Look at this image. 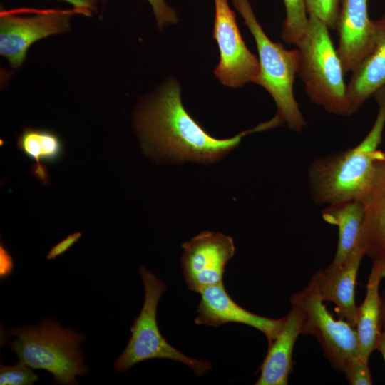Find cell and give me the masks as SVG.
I'll list each match as a JSON object with an SVG mask.
<instances>
[{"label": "cell", "mask_w": 385, "mask_h": 385, "mask_svg": "<svg viewBox=\"0 0 385 385\" xmlns=\"http://www.w3.org/2000/svg\"><path fill=\"white\" fill-rule=\"evenodd\" d=\"M135 121L145 152L178 162L217 161L236 148L245 135L263 131L260 123L232 138L212 137L187 112L182 103L180 86L175 81L166 83L142 106Z\"/></svg>", "instance_id": "obj_1"}, {"label": "cell", "mask_w": 385, "mask_h": 385, "mask_svg": "<svg viewBox=\"0 0 385 385\" xmlns=\"http://www.w3.org/2000/svg\"><path fill=\"white\" fill-rule=\"evenodd\" d=\"M373 96L377 101L379 111L366 137L355 147L316 158L309 165V190L314 202L328 205L344 200H362L385 126V86Z\"/></svg>", "instance_id": "obj_2"}, {"label": "cell", "mask_w": 385, "mask_h": 385, "mask_svg": "<svg viewBox=\"0 0 385 385\" xmlns=\"http://www.w3.org/2000/svg\"><path fill=\"white\" fill-rule=\"evenodd\" d=\"M296 46L297 74L310 100L330 113L349 115L344 71L327 26L308 15L307 28Z\"/></svg>", "instance_id": "obj_3"}, {"label": "cell", "mask_w": 385, "mask_h": 385, "mask_svg": "<svg viewBox=\"0 0 385 385\" xmlns=\"http://www.w3.org/2000/svg\"><path fill=\"white\" fill-rule=\"evenodd\" d=\"M255 41L260 71L254 83L263 87L272 97L277 112L274 116L279 125L287 124L296 132L302 131L307 123L294 95V82L299 68L298 50L286 49L272 41L258 22L250 0H232Z\"/></svg>", "instance_id": "obj_4"}, {"label": "cell", "mask_w": 385, "mask_h": 385, "mask_svg": "<svg viewBox=\"0 0 385 385\" xmlns=\"http://www.w3.org/2000/svg\"><path fill=\"white\" fill-rule=\"evenodd\" d=\"M9 335L16 337L9 346L19 361L49 371L56 384H77L76 376L88 371L79 348L84 337L72 329L46 320L37 327L14 328Z\"/></svg>", "instance_id": "obj_5"}, {"label": "cell", "mask_w": 385, "mask_h": 385, "mask_svg": "<svg viewBox=\"0 0 385 385\" xmlns=\"http://www.w3.org/2000/svg\"><path fill=\"white\" fill-rule=\"evenodd\" d=\"M140 272L145 289V300L130 328L128 343L114 363L115 371L124 372L143 361L165 359L183 363L196 376H202L212 369L210 361L186 356L171 346L159 330L156 314L159 299L166 289L165 284L144 266L140 267Z\"/></svg>", "instance_id": "obj_6"}, {"label": "cell", "mask_w": 385, "mask_h": 385, "mask_svg": "<svg viewBox=\"0 0 385 385\" xmlns=\"http://www.w3.org/2000/svg\"><path fill=\"white\" fill-rule=\"evenodd\" d=\"M289 301L303 312L301 334L317 338L334 369L342 371L349 359L360 356L356 328L344 319H336L327 310L313 275L302 291L292 294Z\"/></svg>", "instance_id": "obj_7"}, {"label": "cell", "mask_w": 385, "mask_h": 385, "mask_svg": "<svg viewBox=\"0 0 385 385\" xmlns=\"http://www.w3.org/2000/svg\"><path fill=\"white\" fill-rule=\"evenodd\" d=\"M75 9H48L31 16H20L9 11L1 12L0 54L13 68L24 62L28 51L36 41L70 30Z\"/></svg>", "instance_id": "obj_8"}, {"label": "cell", "mask_w": 385, "mask_h": 385, "mask_svg": "<svg viewBox=\"0 0 385 385\" xmlns=\"http://www.w3.org/2000/svg\"><path fill=\"white\" fill-rule=\"evenodd\" d=\"M212 36L220 51L214 73L225 86L238 88L253 83L260 71L259 61L247 48L227 0H214Z\"/></svg>", "instance_id": "obj_9"}, {"label": "cell", "mask_w": 385, "mask_h": 385, "mask_svg": "<svg viewBox=\"0 0 385 385\" xmlns=\"http://www.w3.org/2000/svg\"><path fill=\"white\" fill-rule=\"evenodd\" d=\"M180 264L190 291L222 282L227 262L234 256L233 239L221 232L205 231L182 245Z\"/></svg>", "instance_id": "obj_10"}, {"label": "cell", "mask_w": 385, "mask_h": 385, "mask_svg": "<svg viewBox=\"0 0 385 385\" xmlns=\"http://www.w3.org/2000/svg\"><path fill=\"white\" fill-rule=\"evenodd\" d=\"M197 316L198 325L218 327L229 322L250 326L262 332L272 344L282 330L286 317L271 319L252 313L237 304L225 290L223 282L204 288L200 292Z\"/></svg>", "instance_id": "obj_11"}, {"label": "cell", "mask_w": 385, "mask_h": 385, "mask_svg": "<svg viewBox=\"0 0 385 385\" xmlns=\"http://www.w3.org/2000/svg\"><path fill=\"white\" fill-rule=\"evenodd\" d=\"M337 48L344 73L352 72L372 51L374 24L368 15L367 0H341Z\"/></svg>", "instance_id": "obj_12"}, {"label": "cell", "mask_w": 385, "mask_h": 385, "mask_svg": "<svg viewBox=\"0 0 385 385\" xmlns=\"http://www.w3.org/2000/svg\"><path fill=\"white\" fill-rule=\"evenodd\" d=\"M364 216L359 245L372 261H385V150H379L373 171L361 200Z\"/></svg>", "instance_id": "obj_13"}, {"label": "cell", "mask_w": 385, "mask_h": 385, "mask_svg": "<svg viewBox=\"0 0 385 385\" xmlns=\"http://www.w3.org/2000/svg\"><path fill=\"white\" fill-rule=\"evenodd\" d=\"M374 40L372 51L352 71L346 86L349 115L381 88L385 86V14L374 21Z\"/></svg>", "instance_id": "obj_14"}, {"label": "cell", "mask_w": 385, "mask_h": 385, "mask_svg": "<svg viewBox=\"0 0 385 385\" xmlns=\"http://www.w3.org/2000/svg\"><path fill=\"white\" fill-rule=\"evenodd\" d=\"M364 256V250L359 242L354 252L333 274L327 275L323 270L313 274L322 299L332 302L339 317L354 327L357 309L355 303V284Z\"/></svg>", "instance_id": "obj_15"}, {"label": "cell", "mask_w": 385, "mask_h": 385, "mask_svg": "<svg viewBox=\"0 0 385 385\" xmlns=\"http://www.w3.org/2000/svg\"><path fill=\"white\" fill-rule=\"evenodd\" d=\"M284 324L277 338L269 345L262 363L256 385H287L292 370V354L296 340L301 334L304 314L292 306Z\"/></svg>", "instance_id": "obj_16"}, {"label": "cell", "mask_w": 385, "mask_h": 385, "mask_svg": "<svg viewBox=\"0 0 385 385\" xmlns=\"http://www.w3.org/2000/svg\"><path fill=\"white\" fill-rule=\"evenodd\" d=\"M323 220L339 228V241L334 257L323 270L327 275L333 274L359 245L364 216V206L356 199L334 202L322 210Z\"/></svg>", "instance_id": "obj_17"}, {"label": "cell", "mask_w": 385, "mask_h": 385, "mask_svg": "<svg viewBox=\"0 0 385 385\" xmlns=\"http://www.w3.org/2000/svg\"><path fill=\"white\" fill-rule=\"evenodd\" d=\"M385 278V261H373L366 284V292L361 304L356 309V330L360 357L369 363L381 332V297L379 285Z\"/></svg>", "instance_id": "obj_18"}, {"label": "cell", "mask_w": 385, "mask_h": 385, "mask_svg": "<svg viewBox=\"0 0 385 385\" xmlns=\"http://www.w3.org/2000/svg\"><path fill=\"white\" fill-rule=\"evenodd\" d=\"M16 146L27 158L36 163H53L62 157L63 143L55 132L27 127L17 138Z\"/></svg>", "instance_id": "obj_19"}, {"label": "cell", "mask_w": 385, "mask_h": 385, "mask_svg": "<svg viewBox=\"0 0 385 385\" xmlns=\"http://www.w3.org/2000/svg\"><path fill=\"white\" fill-rule=\"evenodd\" d=\"M286 16L282 28V38L289 44H297L303 36L308 22L304 0H283Z\"/></svg>", "instance_id": "obj_20"}, {"label": "cell", "mask_w": 385, "mask_h": 385, "mask_svg": "<svg viewBox=\"0 0 385 385\" xmlns=\"http://www.w3.org/2000/svg\"><path fill=\"white\" fill-rule=\"evenodd\" d=\"M308 15L320 19L329 29L337 26L341 0H304Z\"/></svg>", "instance_id": "obj_21"}, {"label": "cell", "mask_w": 385, "mask_h": 385, "mask_svg": "<svg viewBox=\"0 0 385 385\" xmlns=\"http://www.w3.org/2000/svg\"><path fill=\"white\" fill-rule=\"evenodd\" d=\"M38 379V375L31 368L21 361L11 366L1 364V385H31Z\"/></svg>", "instance_id": "obj_22"}, {"label": "cell", "mask_w": 385, "mask_h": 385, "mask_svg": "<svg viewBox=\"0 0 385 385\" xmlns=\"http://www.w3.org/2000/svg\"><path fill=\"white\" fill-rule=\"evenodd\" d=\"M342 372L351 385H371L373 384L369 363L360 356L349 359Z\"/></svg>", "instance_id": "obj_23"}, {"label": "cell", "mask_w": 385, "mask_h": 385, "mask_svg": "<svg viewBox=\"0 0 385 385\" xmlns=\"http://www.w3.org/2000/svg\"><path fill=\"white\" fill-rule=\"evenodd\" d=\"M147 1L151 6L159 28H163L165 25L175 24L178 21V19L175 10L170 6L165 0Z\"/></svg>", "instance_id": "obj_24"}, {"label": "cell", "mask_w": 385, "mask_h": 385, "mask_svg": "<svg viewBox=\"0 0 385 385\" xmlns=\"http://www.w3.org/2000/svg\"><path fill=\"white\" fill-rule=\"evenodd\" d=\"M81 232H76L69 235L61 242L53 245L47 255V259L53 260L58 256L66 252L75 243H76L81 237Z\"/></svg>", "instance_id": "obj_25"}, {"label": "cell", "mask_w": 385, "mask_h": 385, "mask_svg": "<svg viewBox=\"0 0 385 385\" xmlns=\"http://www.w3.org/2000/svg\"><path fill=\"white\" fill-rule=\"evenodd\" d=\"M71 5L73 9L78 11L81 15L90 16L98 9L99 0H61Z\"/></svg>", "instance_id": "obj_26"}, {"label": "cell", "mask_w": 385, "mask_h": 385, "mask_svg": "<svg viewBox=\"0 0 385 385\" xmlns=\"http://www.w3.org/2000/svg\"><path fill=\"white\" fill-rule=\"evenodd\" d=\"M31 172L42 185L50 183L51 176L47 166L43 163H36L31 166Z\"/></svg>", "instance_id": "obj_27"}, {"label": "cell", "mask_w": 385, "mask_h": 385, "mask_svg": "<svg viewBox=\"0 0 385 385\" xmlns=\"http://www.w3.org/2000/svg\"><path fill=\"white\" fill-rule=\"evenodd\" d=\"M0 256H1V275L4 276L6 273L9 272L12 270L13 262L11 255L5 249L2 244L0 247Z\"/></svg>", "instance_id": "obj_28"}, {"label": "cell", "mask_w": 385, "mask_h": 385, "mask_svg": "<svg viewBox=\"0 0 385 385\" xmlns=\"http://www.w3.org/2000/svg\"><path fill=\"white\" fill-rule=\"evenodd\" d=\"M376 349L381 353L385 362V328H383L381 332L376 344Z\"/></svg>", "instance_id": "obj_29"}, {"label": "cell", "mask_w": 385, "mask_h": 385, "mask_svg": "<svg viewBox=\"0 0 385 385\" xmlns=\"http://www.w3.org/2000/svg\"><path fill=\"white\" fill-rule=\"evenodd\" d=\"M381 322L383 328H385V287L381 292Z\"/></svg>", "instance_id": "obj_30"}]
</instances>
